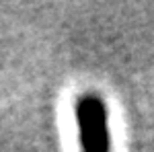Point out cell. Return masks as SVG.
Returning <instances> with one entry per match:
<instances>
[{
    "label": "cell",
    "mask_w": 154,
    "mask_h": 152,
    "mask_svg": "<svg viewBox=\"0 0 154 152\" xmlns=\"http://www.w3.org/2000/svg\"><path fill=\"white\" fill-rule=\"evenodd\" d=\"M76 126L82 152H111L109 113L97 95H82L76 103Z\"/></svg>",
    "instance_id": "1"
}]
</instances>
